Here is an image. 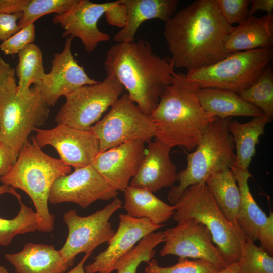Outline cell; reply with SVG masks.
<instances>
[{
  "instance_id": "2e32d148",
  "label": "cell",
  "mask_w": 273,
  "mask_h": 273,
  "mask_svg": "<svg viewBox=\"0 0 273 273\" xmlns=\"http://www.w3.org/2000/svg\"><path fill=\"white\" fill-rule=\"evenodd\" d=\"M116 3L117 1L96 3L88 0H76L66 11L55 15L52 22L60 24L64 29L63 37L78 38L86 51L90 53L99 43L110 39L108 33L99 29L97 23L105 12Z\"/></svg>"
},
{
  "instance_id": "83f0119b",
  "label": "cell",
  "mask_w": 273,
  "mask_h": 273,
  "mask_svg": "<svg viewBox=\"0 0 273 273\" xmlns=\"http://www.w3.org/2000/svg\"><path fill=\"white\" fill-rule=\"evenodd\" d=\"M19 60L16 73L19 81L17 93L20 95L27 94L31 85H38L48 78L44 71L43 56L40 48L32 43L28 45L18 53Z\"/></svg>"
},
{
  "instance_id": "3957f363",
  "label": "cell",
  "mask_w": 273,
  "mask_h": 273,
  "mask_svg": "<svg viewBox=\"0 0 273 273\" xmlns=\"http://www.w3.org/2000/svg\"><path fill=\"white\" fill-rule=\"evenodd\" d=\"M199 88L185 74H174L150 115L155 126V139L171 148L178 146L189 151L195 149L217 118L201 106L197 96Z\"/></svg>"
},
{
  "instance_id": "7c38bea8",
  "label": "cell",
  "mask_w": 273,
  "mask_h": 273,
  "mask_svg": "<svg viewBox=\"0 0 273 273\" xmlns=\"http://www.w3.org/2000/svg\"><path fill=\"white\" fill-rule=\"evenodd\" d=\"M163 233L165 243L160 251L162 257L173 255L200 259L221 267L229 264L213 244L208 229L195 219H186Z\"/></svg>"
},
{
  "instance_id": "f35d334b",
  "label": "cell",
  "mask_w": 273,
  "mask_h": 273,
  "mask_svg": "<svg viewBox=\"0 0 273 273\" xmlns=\"http://www.w3.org/2000/svg\"><path fill=\"white\" fill-rule=\"evenodd\" d=\"M16 159L12 150L0 141V179L7 173Z\"/></svg>"
},
{
  "instance_id": "ab89813d",
  "label": "cell",
  "mask_w": 273,
  "mask_h": 273,
  "mask_svg": "<svg viewBox=\"0 0 273 273\" xmlns=\"http://www.w3.org/2000/svg\"><path fill=\"white\" fill-rule=\"evenodd\" d=\"M27 2L28 0H0V13H22Z\"/></svg>"
},
{
  "instance_id": "bcb514c9",
  "label": "cell",
  "mask_w": 273,
  "mask_h": 273,
  "mask_svg": "<svg viewBox=\"0 0 273 273\" xmlns=\"http://www.w3.org/2000/svg\"><path fill=\"white\" fill-rule=\"evenodd\" d=\"M0 273H9V272L4 266H0Z\"/></svg>"
},
{
  "instance_id": "b9f144b4",
  "label": "cell",
  "mask_w": 273,
  "mask_h": 273,
  "mask_svg": "<svg viewBox=\"0 0 273 273\" xmlns=\"http://www.w3.org/2000/svg\"><path fill=\"white\" fill-rule=\"evenodd\" d=\"M14 71H15L14 69L12 68L2 58H0V84Z\"/></svg>"
},
{
  "instance_id": "52a82bcc",
  "label": "cell",
  "mask_w": 273,
  "mask_h": 273,
  "mask_svg": "<svg viewBox=\"0 0 273 273\" xmlns=\"http://www.w3.org/2000/svg\"><path fill=\"white\" fill-rule=\"evenodd\" d=\"M15 74L0 84V141L17 158L30 134L47 120L49 109L35 86L26 94H18Z\"/></svg>"
},
{
  "instance_id": "8fae6325",
  "label": "cell",
  "mask_w": 273,
  "mask_h": 273,
  "mask_svg": "<svg viewBox=\"0 0 273 273\" xmlns=\"http://www.w3.org/2000/svg\"><path fill=\"white\" fill-rule=\"evenodd\" d=\"M122 204V201L116 197L103 209L88 216H79L74 209L63 214L68 235L59 251L69 267L74 264L79 253L93 252L99 245L109 242L115 233L109 220Z\"/></svg>"
},
{
  "instance_id": "e0dca14e",
  "label": "cell",
  "mask_w": 273,
  "mask_h": 273,
  "mask_svg": "<svg viewBox=\"0 0 273 273\" xmlns=\"http://www.w3.org/2000/svg\"><path fill=\"white\" fill-rule=\"evenodd\" d=\"M239 187L241 201L237 217V225L246 239L259 240L260 247L273 254V214L267 216L257 204L250 191L248 180L252 177L248 169L231 168Z\"/></svg>"
},
{
  "instance_id": "60d3db41",
  "label": "cell",
  "mask_w": 273,
  "mask_h": 273,
  "mask_svg": "<svg viewBox=\"0 0 273 273\" xmlns=\"http://www.w3.org/2000/svg\"><path fill=\"white\" fill-rule=\"evenodd\" d=\"M250 5L249 17L260 10L265 11L267 14H272L273 0H251Z\"/></svg>"
},
{
  "instance_id": "4316f807",
  "label": "cell",
  "mask_w": 273,
  "mask_h": 273,
  "mask_svg": "<svg viewBox=\"0 0 273 273\" xmlns=\"http://www.w3.org/2000/svg\"><path fill=\"white\" fill-rule=\"evenodd\" d=\"M205 183L222 212L240 231L237 217L241 201L240 192L231 169L225 168L214 173Z\"/></svg>"
},
{
  "instance_id": "7bdbcfd3",
  "label": "cell",
  "mask_w": 273,
  "mask_h": 273,
  "mask_svg": "<svg viewBox=\"0 0 273 273\" xmlns=\"http://www.w3.org/2000/svg\"><path fill=\"white\" fill-rule=\"evenodd\" d=\"M92 253L93 252L85 254L79 263L66 273H86L84 269V265Z\"/></svg>"
},
{
  "instance_id": "4dcf8cb0",
  "label": "cell",
  "mask_w": 273,
  "mask_h": 273,
  "mask_svg": "<svg viewBox=\"0 0 273 273\" xmlns=\"http://www.w3.org/2000/svg\"><path fill=\"white\" fill-rule=\"evenodd\" d=\"M20 208L12 219L0 217V245L7 246L17 235L33 232L38 229L37 215L31 208L19 201Z\"/></svg>"
},
{
  "instance_id": "836d02e7",
  "label": "cell",
  "mask_w": 273,
  "mask_h": 273,
  "mask_svg": "<svg viewBox=\"0 0 273 273\" xmlns=\"http://www.w3.org/2000/svg\"><path fill=\"white\" fill-rule=\"evenodd\" d=\"M223 267L208 261L195 259L190 260L186 258L179 257L174 265L162 267L154 259L147 263L145 273H216Z\"/></svg>"
},
{
  "instance_id": "e575fe53",
  "label": "cell",
  "mask_w": 273,
  "mask_h": 273,
  "mask_svg": "<svg viewBox=\"0 0 273 273\" xmlns=\"http://www.w3.org/2000/svg\"><path fill=\"white\" fill-rule=\"evenodd\" d=\"M218 8L226 22L240 24L249 17L250 0H216Z\"/></svg>"
},
{
  "instance_id": "8992f818",
  "label": "cell",
  "mask_w": 273,
  "mask_h": 273,
  "mask_svg": "<svg viewBox=\"0 0 273 273\" xmlns=\"http://www.w3.org/2000/svg\"><path fill=\"white\" fill-rule=\"evenodd\" d=\"M173 205L174 221L178 223L191 218L202 223L210 232L213 243L226 262H237L246 239L222 212L205 183L188 187Z\"/></svg>"
},
{
  "instance_id": "f546056e",
  "label": "cell",
  "mask_w": 273,
  "mask_h": 273,
  "mask_svg": "<svg viewBox=\"0 0 273 273\" xmlns=\"http://www.w3.org/2000/svg\"><path fill=\"white\" fill-rule=\"evenodd\" d=\"M243 100L259 108L271 120L273 117V71L269 64L258 79L239 94Z\"/></svg>"
},
{
  "instance_id": "d590c367",
  "label": "cell",
  "mask_w": 273,
  "mask_h": 273,
  "mask_svg": "<svg viewBox=\"0 0 273 273\" xmlns=\"http://www.w3.org/2000/svg\"><path fill=\"white\" fill-rule=\"evenodd\" d=\"M35 38L34 24L25 26L6 41L0 44V50L5 54H18L28 45L33 43Z\"/></svg>"
},
{
  "instance_id": "8d00e7d4",
  "label": "cell",
  "mask_w": 273,
  "mask_h": 273,
  "mask_svg": "<svg viewBox=\"0 0 273 273\" xmlns=\"http://www.w3.org/2000/svg\"><path fill=\"white\" fill-rule=\"evenodd\" d=\"M22 16V13H0V41H6L21 29L18 22Z\"/></svg>"
},
{
  "instance_id": "74e56055",
  "label": "cell",
  "mask_w": 273,
  "mask_h": 273,
  "mask_svg": "<svg viewBox=\"0 0 273 273\" xmlns=\"http://www.w3.org/2000/svg\"><path fill=\"white\" fill-rule=\"evenodd\" d=\"M106 21L112 26L122 28L125 25L127 18L126 6L121 0L108 9L104 13Z\"/></svg>"
},
{
  "instance_id": "ba28073f",
  "label": "cell",
  "mask_w": 273,
  "mask_h": 273,
  "mask_svg": "<svg viewBox=\"0 0 273 273\" xmlns=\"http://www.w3.org/2000/svg\"><path fill=\"white\" fill-rule=\"evenodd\" d=\"M272 59V47L239 51L211 65L187 71L185 75L200 88L222 89L239 94L258 79Z\"/></svg>"
},
{
  "instance_id": "484cf974",
  "label": "cell",
  "mask_w": 273,
  "mask_h": 273,
  "mask_svg": "<svg viewBox=\"0 0 273 273\" xmlns=\"http://www.w3.org/2000/svg\"><path fill=\"white\" fill-rule=\"evenodd\" d=\"M271 121L264 115L254 117L243 123L230 120L228 128L234 140L236 151L234 166L248 169L256 153V146L259 143V137L264 134L266 125Z\"/></svg>"
},
{
  "instance_id": "5b68a950",
  "label": "cell",
  "mask_w": 273,
  "mask_h": 273,
  "mask_svg": "<svg viewBox=\"0 0 273 273\" xmlns=\"http://www.w3.org/2000/svg\"><path fill=\"white\" fill-rule=\"evenodd\" d=\"M231 118L217 117L210 123L194 152L187 153L186 168L177 173L179 184L172 186L167 199L174 205L189 186L205 183L214 173L234 167L235 144L228 126Z\"/></svg>"
},
{
  "instance_id": "9a60e30c",
  "label": "cell",
  "mask_w": 273,
  "mask_h": 273,
  "mask_svg": "<svg viewBox=\"0 0 273 273\" xmlns=\"http://www.w3.org/2000/svg\"><path fill=\"white\" fill-rule=\"evenodd\" d=\"M73 39L67 37L63 50L54 55L47 79L34 86L48 107L55 104L62 96L66 97L83 86L99 82L89 77L74 59L71 51Z\"/></svg>"
},
{
  "instance_id": "d4e9b609",
  "label": "cell",
  "mask_w": 273,
  "mask_h": 273,
  "mask_svg": "<svg viewBox=\"0 0 273 273\" xmlns=\"http://www.w3.org/2000/svg\"><path fill=\"white\" fill-rule=\"evenodd\" d=\"M124 208L127 215L136 218H146L157 224H164L172 217L175 209L144 188L128 186L124 191Z\"/></svg>"
},
{
  "instance_id": "7402d4cb",
  "label": "cell",
  "mask_w": 273,
  "mask_h": 273,
  "mask_svg": "<svg viewBox=\"0 0 273 273\" xmlns=\"http://www.w3.org/2000/svg\"><path fill=\"white\" fill-rule=\"evenodd\" d=\"M5 258L17 273H65L70 267L53 245L28 243L16 253Z\"/></svg>"
},
{
  "instance_id": "ffe728a7",
  "label": "cell",
  "mask_w": 273,
  "mask_h": 273,
  "mask_svg": "<svg viewBox=\"0 0 273 273\" xmlns=\"http://www.w3.org/2000/svg\"><path fill=\"white\" fill-rule=\"evenodd\" d=\"M171 148L155 139L149 141L140 166L130 185L153 193L174 185L177 180V167L172 162Z\"/></svg>"
},
{
  "instance_id": "4fadbf2b",
  "label": "cell",
  "mask_w": 273,
  "mask_h": 273,
  "mask_svg": "<svg viewBox=\"0 0 273 273\" xmlns=\"http://www.w3.org/2000/svg\"><path fill=\"white\" fill-rule=\"evenodd\" d=\"M118 193L91 164L57 178L51 188L48 201L53 204L72 202L86 208L96 201L114 199Z\"/></svg>"
},
{
  "instance_id": "cb8c5ba5",
  "label": "cell",
  "mask_w": 273,
  "mask_h": 273,
  "mask_svg": "<svg viewBox=\"0 0 273 273\" xmlns=\"http://www.w3.org/2000/svg\"><path fill=\"white\" fill-rule=\"evenodd\" d=\"M197 96L202 108L209 114L221 118L263 115L256 106L232 91L213 88H199Z\"/></svg>"
},
{
  "instance_id": "ee69618b",
  "label": "cell",
  "mask_w": 273,
  "mask_h": 273,
  "mask_svg": "<svg viewBox=\"0 0 273 273\" xmlns=\"http://www.w3.org/2000/svg\"><path fill=\"white\" fill-rule=\"evenodd\" d=\"M4 193H10L16 197L19 201L21 200V195L17 193L13 187L6 184L0 186V195Z\"/></svg>"
},
{
  "instance_id": "7a4b0ae2",
  "label": "cell",
  "mask_w": 273,
  "mask_h": 273,
  "mask_svg": "<svg viewBox=\"0 0 273 273\" xmlns=\"http://www.w3.org/2000/svg\"><path fill=\"white\" fill-rule=\"evenodd\" d=\"M104 65L107 76L115 77L129 98L148 115L175 73L171 59L155 54L151 44L143 39L112 45Z\"/></svg>"
},
{
  "instance_id": "d6986e66",
  "label": "cell",
  "mask_w": 273,
  "mask_h": 273,
  "mask_svg": "<svg viewBox=\"0 0 273 273\" xmlns=\"http://www.w3.org/2000/svg\"><path fill=\"white\" fill-rule=\"evenodd\" d=\"M145 144L141 140L132 141L99 152L92 165L113 188L124 192L140 166Z\"/></svg>"
},
{
  "instance_id": "f1b7e54d",
  "label": "cell",
  "mask_w": 273,
  "mask_h": 273,
  "mask_svg": "<svg viewBox=\"0 0 273 273\" xmlns=\"http://www.w3.org/2000/svg\"><path fill=\"white\" fill-rule=\"evenodd\" d=\"M163 231L152 232L142 239L130 251L121 257L116 262L114 270L117 273H136L142 262H149L153 259L155 248L164 242Z\"/></svg>"
},
{
  "instance_id": "1f68e13d",
  "label": "cell",
  "mask_w": 273,
  "mask_h": 273,
  "mask_svg": "<svg viewBox=\"0 0 273 273\" xmlns=\"http://www.w3.org/2000/svg\"><path fill=\"white\" fill-rule=\"evenodd\" d=\"M238 273H273V257L253 241L246 239L236 262Z\"/></svg>"
},
{
  "instance_id": "277c9868",
  "label": "cell",
  "mask_w": 273,
  "mask_h": 273,
  "mask_svg": "<svg viewBox=\"0 0 273 273\" xmlns=\"http://www.w3.org/2000/svg\"><path fill=\"white\" fill-rule=\"evenodd\" d=\"M20 148L14 164L0 181L24 191L31 199L38 219V229L42 232L53 231L55 216L49 211V193L55 180L70 174V166L60 159L46 154L34 137Z\"/></svg>"
},
{
  "instance_id": "9c48e42d",
  "label": "cell",
  "mask_w": 273,
  "mask_h": 273,
  "mask_svg": "<svg viewBox=\"0 0 273 273\" xmlns=\"http://www.w3.org/2000/svg\"><path fill=\"white\" fill-rule=\"evenodd\" d=\"M90 131L98 139L101 152L132 141L148 143L155 137L156 129L150 115L124 93Z\"/></svg>"
},
{
  "instance_id": "5bb4252c",
  "label": "cell",
  "mask_w": 273,
  "mask_h": 273,
  "mask_svg": "<svg viewBox=\"0 0 273 273\" xmlns=\"http://www.w3.org/2000/svg\"><path fill=\"white\" fill-rule=\"evenodd\" d=\"M34 137L42 148L50 145L66 165L76 169L91 165L99 152V141L90 131H82L64 125L58 124L50 129H35Z\"/></svg>"
},
{
  "instance_id": "6da1fadb",
  "label": "cell",
  "mask_w": 273,
  "mask_h": 273,
  "mask_svg": "<svg viewBox=\"0 0 273 273\" xmlns=\"http://www.w3.org/2000/svg\"><path fill=\"white\" fill-rule=\"evenodd\" d=\"M233 26L220 12L216 0H196L165 22L163 35L174 67L187 71L203 68L225 58Z\"/></svg>"
},
{
  "instance_id": "ac0fdd59",
  "label": "cell",
  "mask_w": 273,
  "mask_h": 273,
  "mask_svg": "<svg viewBox=\"0 0 273 273\" xmlns=\"http://www.w3.org/2000/svg\"><path fill=\"white\" fill-rule=\"evenodd\" d=\"M117 230L108 247L84 267L86 273H111L117 261L130 251L136 243L149 234L163 227L146 218H136L120 214Z\"/></svg>"
},
{
  "instance_id": "f6af8a7d",
  "label": "cell",
  "mask_w": 273,
  "mask_h": 273,
  "mask_svg": "<svg viewBox=\"0 0 273 273\" xmlns=\"http://www.w3.org/2000/svg\"><path fill=\"white\" fill-rule=\"evenodd\" d=\"M216 273H238L237 264L236 263H234L228 264Z\"/></svg>"
},
{
  "instance_id": "30bf717a",
  "label": "cell",
  "mask_w": 273,
  "mask_h": 273,
  "mask_svg": "<svg viewBox=\"0 0 273 273\" xmlns=\"http://www.w3.org/2000/svg\"><path fill=\"white\" fill-rule=\"evenodd\" d=\"M123 86L113 76L98 83L83 86L66 96L55 120L82 131H89L121 96Z\"/></svg>"
},
{
  "instance_id": "d6a6232c",
  "label": "cell",
  "mask_w": 273,
  "mask_h": 273,
  "mask_svg": "<svg viewBox=\"0 0 273 273\" xmlns=\"http://www.w3.org/2000/svg\"><path fill=\"white\" fill-rule=\"evenodd\" d=\"M76 0H28L18 25L20 28L34 24L41 17L50 14H62L69 9Z\"/></svg>"
},
{
  "instance_id": "603a6c76",
  "label": "cell",
  "mask_w": 273,
  "mask_h": 273,
  "mask_svg": "<svg viewBox=\"0 0 273 273\" xmlns=\"http://www.w3.org/2000/svg\"><path fill=\"white\" fill-rule=\"evenodd\" d=\"M273 14L260 17H248L233 28L229 34L225 49L228 54L272 47Z\"/></svg>"
},
{
  "instance_id": "44dd1931",
  "label": "cell",
  "mask_w": 273,
  "mask_h": 273,
  "mask_svg": "<svg viewBox=\"0 0 273 273\" xmlns=\"http://www.w3.org/2000/svg\"><path fill=\"white\" fill-rule=\"evenodd\" d=\"M127 9V18L125 26L114 36L116 43L134 41L140 25L147 20L158 19L165 22L176 13L177 0H121Z\"/></svg>"
}]
</instances>
